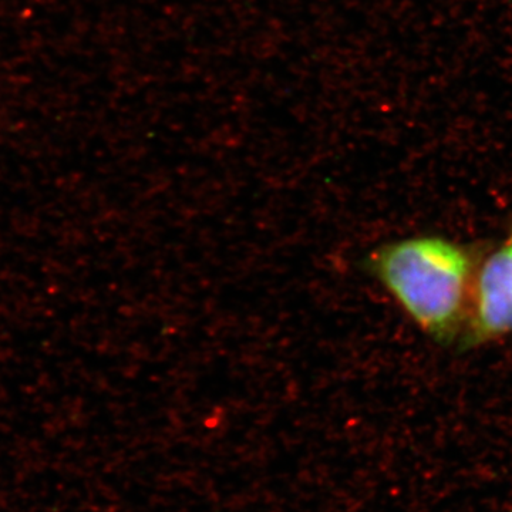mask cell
<instances>
[{
    "instance_id": "cell-2",
    "label": "cell",
    "mask_w": 512,
    "mask_h": 512,
    "mask_svg": "<svg viewBox=\"0 0 512 512\" xmlns=\"http://www.w3.org/2000/svg\"><path fill=\"white\" fill-rule=\"evenodd\" d=\"M512 335V228L504 241L481 256L471 285L461 350L481 348Z\"/></svg>"
},
{
    "instance_id": "cell-1",
    "label": "cell",
    "mask_w": 512,
    "mask_h": 512,
    "mask_svg": "<svg viewBox=\"0 0 512 512\" xmlns=\"http://www.w3.org/2000/svg\"><path fill=\"white\" fill-rule=\"evenodd\" d=\"M481 252L440 235L396 239L373 249L365 268L410 320L441 346L458 343Z\"/></svg>"
}]
</instances>
